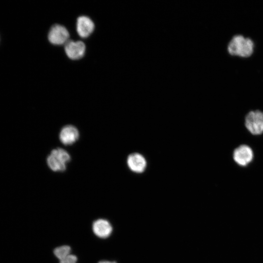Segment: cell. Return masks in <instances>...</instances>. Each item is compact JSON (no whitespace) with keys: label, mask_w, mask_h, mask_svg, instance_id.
<instances>
[{"label":"cell","mask_w":263,"mask_h":263,"mask_svg":"<svg viewBox=\"0 0 263 263\" xmlns=\"http://www.w3.org/2000/svg\"><path fill=\"white\" fill-rule=\"evenodd\" d=\"M255 43L249 38L242 35L232 37L227 45V51L232 56L247 57L253 53Z\"/></svg>","instance_id":"6da1fadb"},{"label":"cell","mask_w":263,"mask_h":263,"mask_svg":"<svg viewBox=\"0 0 263 263\" xmlns=\"http://www.w3.org/2000/svg\"><path fill=\"white\" fill-rule=\"evenodd\" d=\"M69 154L64 149L57 148L52 150L47 158L49 168L54 171H63L70 161Z\"/></svg>","instance_id":"7a4b0ae2"},{"label":"cell","mask_w":263,"mask_h":263,"mask_svg":"<svg viewBox=\"0 0 263 263\" xmlns=\"http://www.w3.org/2000/svg\"><path fill=\"white\" fill-rule=\"evenodd\" d=\"M244 120L245 128L251 134L259 136L263 133V111H250L245 115Z\"/></svg>","instance_id":"3957f363"},{"label":"cell","mask_w":263,"mask_h":263,"mask_svg":"<svg viewBox=\"0 0 263 263\" xmlns=\"http://www.w3.org/2000/svg\"><path fill=\"white\" fill-rule=\"evenodd\" d=\"M254 154L252 148L248 145L241 144L236 147L232 152V158L240 167H245L253 161Z\"/></svg>","instance_id":"277c9868"},{"label":"cell","mask_w":263,"mask_h":263,"mask_svg":"<svg viewBox=\"0 0 263 263\" xmlns=\"http://www.w3.org/2000/svg\"><path fill=\"white\" fill-rule=\"evenodd\" d=\"M69 33L65 27L58 24H54L48 34L49 42L55 45L65 44L69 39Z\"/></svg>","instance_id":"5b68a950"},{"label":"cell","mask_w":263,"mask_h":263,"mask_svg":"<svg viewBox=\"0 0 263 263\" xmlns=\"http://www.w3.org/2000/svg\"><path fill=\"white\" fill-rule=\"evenodd\" d=\"M65 51L67 56L72 60L81 58L84 55L86 46L81 41L68 40L65 44Z\"/></svg>","instance_id":"8992f818"},{"label":"cell","mask_w":263,"mask_h":263,"mask_svg":"<svg viewBox=\"0 0 263 263\" xmlns=\"http://www.w3.org/2000/svg\"><path fill=\"white\" fill-rule=\"evenodd\" d=\"M94 29V24L87 16H81L77 19L76 31L82 38H87L91 35Z\"/></svg>","instance_id":"52a82bcc"},{"label":"cell","mask_w":263,"mask_h":263,"mask_svg":"<svg viewBox=\"0 0 263 263\" xmlns=\"http://www.w3.org/2000/svg\"><path fill=\"white\" fill-rule=\"evenodd\" d=\"M79 133L77 129L73 125H66L63 127L59 135L60 141L65 145H72L79 138Z\"/></svg>","instance_id":"ba28073f"},{"label":"cell","mask_w":263,"mask_h":263,"mask_svg":"<svg viewBox=\"0 0 263 263\" xmlns=\"http://www.w3.org/2000/svg\"><path fill=\"white\" fill-rule=\"evenodd\" d=\"M93 231L99 238H106L110 236L113 227L110 223L107 220L99 219L93 222Z\"/></svg>","instance_id":"9c48e42d"},{"label":"cell","mask_w":263,"mask_h":263,"mask_svg":"<svg viewBox=\"0 0 263 263\" xmlns=\"http://www.w3.org/2000/svg\"><path fill=\"white\" fill-rule=\"evenodd\" d=\"M127 164L130 169L135 172L140 173L146 167V161L141 154L137 153L130 155L127 158Z\"/></svg>","instance_id":"30bf717a"},{"label":"cell","mask_w":263,"mask_h":263,"mask_svg":"<svg viewBox=\"0 0 263 263\" xmlns=\"http://www.w3.org/2000/svg\"><path fill=\"white\" fill-rule=\"evenodd\" d=\"M71 248L69 245H62L54 249V254L59 260H61L70 254Z\"/></svg>","instance_id":"8fae6325"},{"label":"cell","mask_w":263,"mask_h":263,"mask_svg":"<svg viewBox=\"0 0 263 263\" xmlns=\"http://www.w3.org/2000/svg\"><path fill=\"white\" fill-rule=\"evenodd\" d=\"M77 257L76 256L70 254L63 259L60 261L59 263H76Z\"/></svg>","instance_id":"7c38bea8"},{"label":"cell","mask_w":263,"mask_h":263,"mask_svg":"<svg viewBox=\"0 0 263 263\" xmlns=\"http://www.w3.org/2000/svg\"><path fill=\"white\" fill-rule=\"evenodd\" d=\"M98 263H116L115 262H110L107 261H100Z\"/></svg>","instance_id":"4fadbf2b"}]
</instances>
